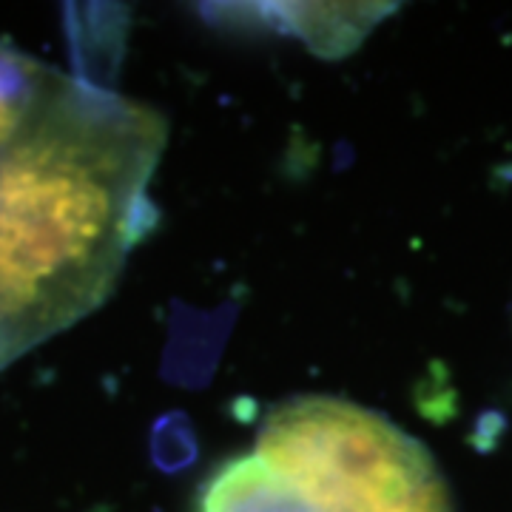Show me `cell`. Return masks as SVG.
Wrapping results in <instances>:
<instances>
[{
	"label": "cell",
	"instance_id": "cell-1",
	"mask_svg": "<svg viewBox=\"0 0 512 512\" xmlns=\"http://www.w3.org/2000/svg\"><path fill=\"white\" fill-rule=\"evenodd\" d=\"M168 123L57 69L0 151V370L94 313L157 222Z\"/></svg>",
	"mask_w": 512,
	"mask_h": 512
},
{
	"label": "cell",
	"instance_id": "cell-2",
	"mask_svg": "<svg viewBox=\"0 0 512 512\" xmlns=\"http://www.w3.org/2000/svg\"><path fill=\"white\" fill-rule=\"evenodd\" d=\"M197 512H456L433 453L336 396L274 407L254 444L200 484Z\"/></svg>",
	"mask_w": 512,
	"mask_h": 512
},
{
	"label": "cell",
	"instance_id": "cell-3",
	"mask_svg": "<svg viewBox=\"0 0 512 512\" xmlns=\"http://www.w3.org/2000/svg\"><path fill=\"white\" fill-rule=\"evenodd\" d=\"M55 72L0 37V151L18 134Z\"/></svg>",
	"mask_w": 512,
	"mask_h": 512
}]
</instances>
